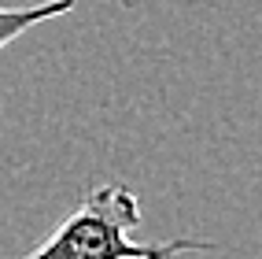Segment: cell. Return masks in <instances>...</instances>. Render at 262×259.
Masks as SVG:
<instances>
[{
    "label": "cell",
    "mask_w": 262,
    "mask_h": 259,
    "mask_svg": "<svg viewBox=\"0 0 262 259\" xmlns=\"http://www.w3.org/2000/svg\"><path fill=\"white\" fill-rule=\"evenodd\" d=\"M141 222V200L129 185H96L26 259H173L185 252H207L211 241H133Z\"/></svg>",
    "instance_id": "6da1fadb"
},
{
    "label": "cell",
    "mask_w": 262,
    "mask_h": 259,
    "mask_svg": "<svg viewBox=\"0 0 262 259\" xmlns=\"http://www.w3.org/2000/svg\"><path fill=\"white\" fill-rule=\"evenodd\" d=\"M74 8V0H45V4H30V8H0V52H4L19 33L30 26H37L45 19H59Z\"/></svg>",
    "instance_id": "7a4b0ae2"
}]
</instances>
